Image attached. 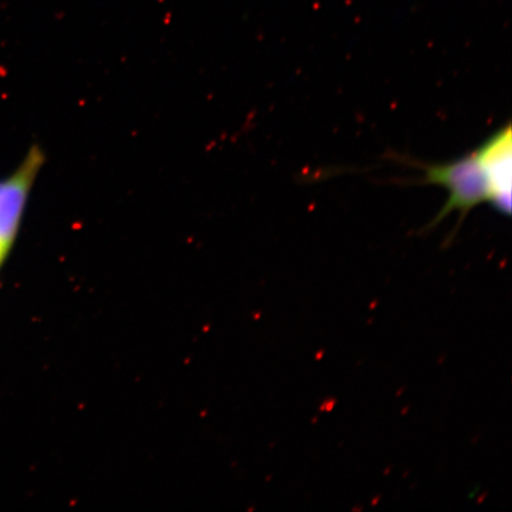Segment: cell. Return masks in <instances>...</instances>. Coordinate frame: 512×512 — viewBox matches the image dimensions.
Listing matches in <instances>:
<instances>
[{
	"label": "cell",
	"instance_id": "cell-1",
	"mask_svg": "<svg viewBox=\"0 0 512 512\" xmlns=\"http://www.w3.org/2000/svg\"><path fill=\"white\" fill-rule=\"evenodd\" d=\"M425 177L420 183L437 184L448 191L445 206L430 224L440 223L446 216L459 211L460 221L480 203H491L492 191L488 175L476 151L446 164L421 165Z\"/></svg>",
	"mask_w": 512,
	"mask_h": 512
},
{
	"label": "cell",
	"instance_id": "cell-2",
	"mask_svg": "<svg viewBox=\"0 0 512 512\" xmlns=\"http://www.w3.org/2000/svg\"><path fill=\"white\" fill-rule=\"evenodd\" d=\"M43 160V153L34 147L15 174L0 179V245L8 251L21 228L30 190Z\"/></svg>",
	"mask_w": 512,
	"mask_h": 512
},
{
	"label": "cell",
	"instance_id": "cell-3",
	"mask_svg": "<svg viewBox=\"0 0 512 512\" xmlns=\"http://www.w3.org/2000/svg\"><path fill=\"white\" fill-rule=\"evenodd\" d=\"M486 175L489 177L491 206L499 213L511 211V128L505 126L476 150Z\"/></svg>",
	"mask_w": 512,
	"mask_h": 512
},
{
	"label": "cell",
	"instance_id": "cell-4",
	"mask_svg": "<svg viewBox=\"0 0 512 512\" xmlns=\"http://www.w3.org/2000/svg\"><path fill=\"white\" fill-rule=\"evenodd\" d=\"M10 251L0 245V268L4 265L6 258H8Z\"/></svg>",
	"mask_w": 512,
	"mask_h": 512
}]
</instances>
